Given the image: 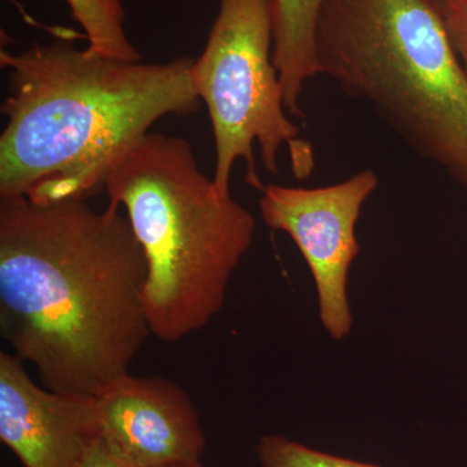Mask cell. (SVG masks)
Listing matches in <instances>:
<instances>
[{"label": "cell", "mask_w": 467, "mask_h": 467, "mask_svg": "<svg viewBox=\"0 0 467 467\" xmlns=\"http://www.w3.org/2000/svg\"><path fill=\"white\" fill-rule=\"evenodd\" d=\"M147 261L122 208L0 199V331L52 391L97 396L150 337Z\"/></svg>", "instance_id": "obj_1"}, {"label": "cell", "mask_w": 467, "mask_h": 467, "mask_svg": "<svg viewBox=\"0 0 467 467\" xmlns=\"http://www.w3.org/2000/svg\"><path fill=\"white\" fill-rule=\"evenodd\" d=\"M0 64L9 70L0 199L88 201L104 190L115 160L158 119L201 109L190 57L119 60L58 36L20 54L2 50Z\"/></svg>", "instance_id": "obj_2"}, {"label": "cell", "mask_w": 467, "mask_h": 467, "mask_svg": "<svg viewBox=\"0 0 467 467\" xmlns=\"http://www.w3.org/2000/svg\"><path fill=\"white\" fill-rule=\"evenodd\" d=\"M104 190L125 211L147 261L150 335L177 343L225 304L233 273L254 241L248 209L202 173L184 138L149 133L115 160Z\"/></svg>", "instance_id": "obj_3"}, {"label": "cell", "mask_w": 467, "mask_h": 467, "mask_svg": "<svg viewBox=\"0 0 467 467\" xmlns=\"http://www.w3.org/2000/svg\"><path fill=\"white\" fill-rule=\"evenodd\" d=\"M316 60L467 192V73L436 0H325Z\"/></svg>", "instance_id": "obj_4"}, {"label": "cell", "mask_w": 467, "mask_h": 467, "mask_svg": "<svg viewBox=\"0 0 467 467\" xmlns=\"http://www.w3.org/2000/svg\"><path fill=\"white\" fill-rule=\"evenodd\" d=\"M192 79L211 119L216 149L213 181L221 192L230 193V177L239 160L247 167L245 182L263 192L254 143L269 173L279 174V152L287 147L294 177L308 180L315 156L285 110L284 88L273 63L269 0H220L207 45L201 57L193 58Z\"/></svg>", "instance_id": "obj_5"}, {"label": "cell", "mask_w": 467, "mask_h": 467, "mask_svg": "<svg viewBox=\"0 0 467 467\" xmlns=\"http://www.w3.org/2000/svg\"><path fill=\"white\" fill-rule=\"evenodd\" d=\"M378 184L376 171L365 169L331 186L269 184L261 192V217L270 229L288 234L299 248L317 288L319 319L335 340L352 331L347 285L359 254L356 225Z\"/></svg>", "instance_id": "obj_6"}, {"label": "cell", "mask_w": 467, "mask_h": 467, "mask_svg": "<svg viewBox=\"0 0 467 467\" xmlns=\"http://www.w3.org/2000/svg\"><path fill=\"white\" fill-rule=\"evenodd\" d=\"M100 436L134 467H173L202 461L207 447L198 409L168 378H116L97 396Z\"/></svg>", "instance_id": "obj_7"}, {"label": "cell", "mask_w": 467, "mask_h": 467, "mask_svg": "<svg viewBox=\"0 0 467 467\" xmlns=\"http://www.w3.org/2000/svg\"><path fill=\"white\" fill-rule=\"evenodd\" d=\"M99 438L95 396L38 386L23 359L0 352V441L23 467H82Z\"/></svg>", "instance_id": "obj_8"}, {"label": "cell", "mask_w": 467, "mask_h": 467, "mask_svg": "<svg viewBox=\"0 0 467 467\" xmlns=\"http://www.w3.org/2000/svg\"><path fill=\"white\" fill-rule=\"evenodd\" d=\"M325 0H269L273 18V63L284 88L288 115L304 119L301 97L319 76L316 29Z\"/></svg>", "instance_id": "obj_9"}, {"label": "cell", "mask_w": 467, "mask_h": 467, "mask_svg": "<svg viewBox=\"0 0 467 467\" xmlns=\"http://www.w3.org/2000/svg\"><path fill=\"white\" fill-rule=\"evenodd\" d=\"M72 16L88 36V50L100 57L140 61L125 33L121 0H66Z\"/></svg>", "instance_id": "obj_10"}, {"label": "cell", "mask_w": 467, "mask_h": 467, "mask_svg": "<svg viewBox=\"0 0 467 467\" xmlns=\"http://www.w3.org/2000/svg\"><path fill=\"white\" fill-rule=\"evenodd\" d=\"M263 467H383L313 450L282 435H266L257 444Z\"/></svg>", "instance_id": "obj_11"}, {"label": "cell", "mask_w": 467, "mask_h": 467, "mask_svg": "<svg viewBox=\"0 0 467 467\" xmlns=\"http://www.w3.org/2000/svg\"><path fill=\"white\" fill-rule=\"evenodd\" d=\"M451 46L467 73V0H436Z\"/></svg>", "instance_id": "obj_12"}, {"label": "cell", "mask_w": 467, "mask_h": 467, "mask_svg": "<svg viewBox=\"0 0 467 467\" xmlns=\"http://www.w3.org/2000/svg\"><path fill=\"white\" fill-rule=\"evenodd\" d=\"M82 467H134L130 463L126 462L121 457L117 456L115 451L110 450L106 441L98 439L92 444L91 450L88 451V456Z\"/></svg>", "instance_id": "obj_13"}, {"label": "cell", "mask_w": 467, "mask_h": 467, "mask_svg": "<svg viewBox=\"0 0 467 467\" xmlns=\"http://www.w3.org/2000/svg\"><path fill=\"white\" fill-rule=\"evenodd\" d=\"M173 467H204L202 466V461H195V462L183 463V465H178Z\"/></svg>", "instance_id": "obj_14"}]
</instances>
